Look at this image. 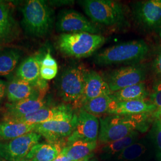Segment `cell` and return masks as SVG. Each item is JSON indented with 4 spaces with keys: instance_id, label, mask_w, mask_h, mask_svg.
I'll return each instance as SVG.
<instances>
[{
    "instance_id": "obj_21",
    "label": "cell",
    "mask_w": 161,
    "mask_h": 161,
    "mask_svg": "<svg viewBox=\"0 0 161 161\" xmlns=\"http://www.w3.org/2000/svg\"><path fill=\"white\" fill-rule=\"evenodd\" d=\"M42 58L41 54L32 56L26 58L17 69L16 74L18 78L34 85L40 78Z\"/></svg>"
},
{
    "instance_id": "obj_33",
    "label": "cell",
    "mask_w": 161,
    "mask_h": 161,
    "mask_svg": "<svg viewBox=\"0 0 161 161\" xmlns=\"http://www.w3.org/2000/svg\"><path fill=\"white\" fill-rule=\"evenodd\" d=\"M7 87L4 81L0 80V102L2 101L6 94Z\"/></svg>"
},
{
    "instance_id": "obj_37",
    "label": "cell",
    "mask_w": 161,
    "mask_h": 161,
    "mask_svg": "<svg viewBox=\"0 0 161 161\" xmlns=\"http://www.w3.org/2000/svg\"><path fill=\"white\" fill-rule=\"evenodd\" d=\"M31 161V160H29V159H26V158H24L23 159H22V160H20V161Z\"/></svg>"
},
{
    "instance_id": "obj_28",
    "label": "cell",
    "mask_w": 161,
    "mask_h": 161,
    "mask_svg": "<svg viewBox=\"0 0 161 161\" xmlns=\"http://www.w3.org/2000/svg\"><path fill=\"white\" fill-rule=\"evenodd\" d=\"M150 99L151 103L154 104L156 108L154 112L155 115L159 119L161 117V80L158 81L153 86Z\"/></svg>"
},
{
    "instance_id": "obj_5",
    "label": "cell",
    "mask_w": 161,
    "mask_h": 161,
    "mask_svg": "<svg viewBox=\"0 0 161 161\" xmlns=\"http://www.w3.org/2000/svg\"><path fill=\"white\" fill-rule=\"evenodd\" d=\"M80 4L93 23L114 26L124 20L125 12L119 2L112 0H85L80 1Z\"/></svg>"
},
{
    "instance_id": "obj_16",
    "label": "cell",
    "mask_w": 161,
    "mask_h": 161,
    "mask_svg": "<svg viewBox=\"0 0 161 161\" xmlns=\"http://www.w3.org/2000/svg\"><path fill=\"white\" fill-rule=\"evenodd\" d=\"M154 104L145 100H135L115 102L110 115H133L155 112Z\"/></svg>"
},
{
    "instance_id": "obj_35",
    "label": "cell",
    "mask_w": 161,
    "mask_h": 161,
    "mask_svg": "<svg viewBox=\"0 0 161 161\" xmlns=\"http://www.w3.org/2000/svg\"><path fill=\"white\" fill-rule=\"evenodd\" d=\"M92 155L90 156H89V157L86 158H85V159H84L80 161H93V160L92 159Z\"/></svg>"
},
{
    "instance_id": "obj_27",
    "label": "cell",
    "mask_w": 161,
    "mask_h": 161,
    "mask_svg": "<svg viewBox=\"0 0 161 161\" xmlns=\"http://www.w3.org/2000/svg\"><path fill=\"white\" fill-rule=\"evenodd\" d=\"M12 27V17L8 6L0 1V31L6 36Z\"/></svg>"
},
{
    "instance_id": "obj_24",
    "label": "cell",
    "mask_w": 161,
    "mask_h": 161,
    "mask_svg": "<svg viewBox=\"0 0 161 161\" xmlns=\"http://www.w3.org/2000/svg\"><path fill=\"white\" fill-rule=\"evenodd\" d=\"M138 136V132L136 131L124 138L105 143L102 151L105 155H118L127 147L136 142Z\"/></svg>"
},
{
    "instance_id": "obj_31",
    "label": "cell",
    "mask_w": 161,
    "mask_h": 161,
    "mask_svg": "<svg viewBox=\"0 0 161 161\" xmlns=\"http://www.w3.org/2000/svg\"><path fill=\"white\" fill-rule=\"evenodd\" d=\"M155 139L157 146L161 152V117L156 122Z\"/></svg>"
},
{
    "instance_id": "obj_17",
    "label": "cell",
    "mask_w": 161,
    "mask_h": 161,
    "mask_svg": "<svg viewBox=\"0 0 161 161\" xmlns=\"http://www.w3.org/2000/svg\"><path fill=\"white\" fill-rule=\"evenodd\" d=\"M61 142L37 143L32 147L25 158L31 161H53L64 149Z\"/></svg>"
},
{
    "instance_id": "obj_19",
    "label": "cell",
    "mask_w": 161,
    "mask_h": 161,
    "mask_svg": "<svg viewBox=\"0 0 161 161\" xmlns=\"http://www.w3.org/2000/svg\"><path fill=\"white\" fill-rule=\"evenodd\" d=\"M35 124L14 119H4L0 122V137L4 140H13L34 131Z\"/></svg>"
},
{
    "instance_id": "obj_29",
    "label": "cell",
    "mask_w": 161,
    "mask_h": 161,
    "mask_svg": "<svg viewBox=\"0 0 161 161\" xmlns=\"http://www.w3.org/2000/svg\"><path fill=\"white\" fill-rule=\"evenodd\" d=\"M58 68H48L41 66L40 77L44 80H51L58 74Z\"/></svg>"
},
{
    "instance_id": "obj_39",
    "label": "cell",
    "mask_w": 161,
    "mask_h": 161,
    "mask_svg": "<svg viewBox=\"0 0 161 161\" xmlns=\"http://www.w3.org/2000/svg\"><path fill=\"white\" fill-rule=\"evenodd\" d=\"M160 38H161V32H160Z\"/></svg>"
},
{
    "instance_id": "obj_6",
    "label": "cell",
    "mask_w": 161,
    "mask_h": 161,
    "mask_svg": "<svg viewBox=\"0 0 161 161\" xmlns=\"http://www.w3.org/2000/svg\"><path fill=\"white\" fill-rule=\"evenodd\" d=\"M87 69L82 64L71 66L62 74L58 92L66 102H80L84 93Z\"/></svg>"
},
{
    "instance_id": "obj_30",
    "label": "cell",
    "mask_w": 161,
    "mask_h": 161,
    "mask_svg": "<svg viewBox=\"0 0 161 161\" xmlns=\"http://www.w3.org/2000/svg\"><path fill=\"white\" fill-rule=\"evenodd\" d=\"M41 66L48 68H58L57 62L52 57L50 51H48L47 53L44 56V57L42 58Z\"/></svg>"
},
{
    "instance_id": "obj_32",
    "label": "cell",
    "mask_w": 161,
    "mask_h": 161,
    "mask_svg": "<svg viewBox=\"0 0 161 161\" xmlns=\"http://www.w3.org/2000/svg\"><path fill=\"white\" fill-rule=\"evenodd\" d=\"M153 67L156 74L161 78V50L158 52L156 57Z\"/></svg>"
},
{
    "instance_id": "obj_9",
    "label": "cell",
    "mask_w": 161,
    "mask_h": 161,
    "mask_svg": "<svg viewBox=\"0 0 161 161\" xmlns=\"http://www.w3.org/2000/svg\"><path fill=\"white\" fill-rule=\"evenodd\" d=\"M40 135L29 132L6 143H0V155L6 161H19L26 158L31 149L38 143Z\"/></svg>"
},
{
    "instance_id": "obj_8",
    "label": "cell",
    "mask_w": 161,
    "mask_h": 161,
    "mask_svg": "<svg viewBox=\"0 0 161 161\" xmlns=\"http://www.w3.org/2000/svg\"><path fill=\"white\" fill-rule=\"evenodd\" d=\"M56 27L63 34L85 32L98 34L100 29L80 13L74 10H64L58 17Z\"/></svg>"
},
{
    "instance_id": "obj_10",
    "label": "cell",
    "mask_w": 161,
    "mask_h": 161,
    "mask_svg": "<svg viewBox=\"0 0 161 161\" xmlns=\"http://www.w3.org/2000/svg\"><path fill=\"white\" fill-rule=\"evenodd\" d=\"M99 127L100 122L95 115L80 109L76 114L75 129L68 138V143L76 140L97 142Z\"/></svg>"
},
{
    "instance_id": "obj_34",
    "label": "cell",
    "mask_w": 161,
    "mask_h": 161,
    "mask_svg": "<svg viewBox=\"0 0 161 161\" xmlns=\"http://www.w3.org/2000/svg\"><path fill=\"white\" fill-rule=\"evenodd\" d=\"M53 161H71L69 158L66 156L65 155H63L62 153H60L59 155L58 156V157L54 159Z\"/></svg>"
},
{
    "instance_id": "obj_4",
    "label": "cell",
    "mask_w": 161,
    "mask_h": 161,
    "mask_svg": "<svg viewBox=\"0 0 161 161\" xmlns=\"http://www.w3.org/2000/svg\"><path fill=\"white\" fill-rule=\"evenodd\" d=\"M23 28L29 34L43 36L52 30L54 13L44 1L30 0L23 7Z\"/></svg>"
},
{
    "instance_id": "obj_22",
    "label": "cell",
    "mask_w": 161,
    "mask_h": 161,
    "mask_svg": "<svg viewBox=\"0 0 161 161\" xmlns=\"http://www.w3.org/2000/svg\"><path fill=\"white\" fill-rule=\"evenodd\" d=\"M148 95V92L144 82L128 86L110 94V97L116 102L144 100Z\"/></svg>"
},
{
    "instance_id": "obj_40",
    "label": "cell",
    "mask_w": 161,
    "mask_h": 161,
    "mask_svg": "<svg viewBox=\"0 0 161 161\" xmlns=\"http://www.w3.org/2000/svg\"><path fill=\"white\" fill-rule=\"evenodd\" d=\"M0 49H1V47H0Z\"/></svg>"
},
{
    "instance_id": "obj_1",
    "label": "cell",
    "mask_w": 161,
    "mask_h": 161,
    "mask_svg": "<svg viewBox=\"0 0 161 161\" xmlns=\"http://www.w3.org/2000/svg\"><path fill=\"white\" fill-rule=\"evenodd\" d=\"M147 114L133 115H110L100 119L98 139L107 143L124 138L146 128Z\"/></svg>"
},
{
    "instance_id": "obj_38",
    "label": "cell",
    "mask_w": 161,
    "mask_h": 161,
    "mask_svg": "<svg viewBox=\"0 0 161 161\" xmlns=\"http://www.w3.org/2000/svg\"><path fill=\"white\" fill-rule=\"evenodd\" d=\"M0 161H6L4 159H3L1 156V155H0Z\"/></svg>"
},
{
    "instance_id": "obj_15",
    "label": "cell",
    "mask_w": 161,
    "mask_h": 161,
    "mask_svg": "<svg viewBox=\"0 0 161 161\" xmlns=\"http://www.w3.org/2000/svg\"><path fill=\"white\" fill-rule=\"evenodd\" d=\"M40 95L8 104L5 119H17L46 107V101Z\"/></svg>"
},
{
    "instance_id": "obj_25",
    "label": "cell",
    "mask_w": 161,
    "mask_h": 161,
    "mask_svg": "<svg viewBox=\"0 0 161 161\" xmlns=\"http://www.w3.org/2000/svg\"><path fill=\"white\" fill-rule=\"evenodd\" d=\"M20 56L17 50L8 49L0 52V76L11 74L16 68Z\"/></svg>"
},
{
    "instance_id": "obj_23",
    "label": "cell",
    "mask_w": 161,
    "mask_h": 161,
    "mask_svg": "<svg viewBox=\"0 0 161 161\" xmlns=\"http://www.w3.org/2000/svg\"><path fill=\"white\" fill-rule=\"evenodd\" d=\"M115 102V100L110 97V95L103 96L93 98L83 104L80 109L94 115L109 114L113 109Z\"/></svg>"
},
{
    "instance_id": "obj_20",
    "label": "cell",
    "mask_w": 161,
    "mask_h": 161,
    "mask_svg": "<svg viewBox=\"0 0 161 161\" xmlns=\"http://www.w3.org/2000/svg\"><path fill=\"white\" fill-rule=\"evenodd\" d=\"M97 142H90L84 140H76L67 143L61 153L67 156L71 161H80L92 155L96 148Z\"/></svg>"
},
{
    "instance_id": "obj_14",
    "label": "cell",
    "mask_w": 161,
    "mask_h": 161,
    "mask_svg": "<svg viewBox=\"0 0 161 161\" xmlns=\"http://www.w3.org/2000/svg\"><path fill=\"white\" fill-rule=\"evenodd\" d=\"M112 93L108 84L103 78L93 70H87L84 93L79 104H83L103 96H109Z\"/></svg>"
},
{
    "instance_id": "obj_3",
    "label": "cell",
    "mask_w": 161,
    "mask_h": 161,
    "mask_svg": "<svg viewBox=\"0 0 161 161\" xmlns=\"http://www.w3.org/2000/svg\"><path fill=\"white\" fill-rule=\"evenodd\" d=\"M105 38L99 34L80 32L62 34L58 38L57 46L67 56L75 58L90 57L102 46Z\"/></svg>"
},
{
    "instance_id": "obj_36",
    "label": "cell",
    "mask_w": 161,
    "mask_h": 161,
    "mask_svg": "<svg viewBox=\"0 0 161 161\" xmlns=\"http://www.w3.org/2000/svg\"><path fill=\"white\" fill-rule=\"evenodd\" d=\"M4 36L3 35V34L1 32V31H0V42L1 41V40L3 39V38H4Z\"/></svg>"
},
{
    "instance_id": "obj_13",
    "label": "cell",
    "mask_w": 161,
    "mask_h": 161,
    "mask_svg": "<svg viewBox=\"0 0 161 161\" xmlns=\"http://www.w3.org/2000/svg\"><path fill=\"white\" fill-rule=\"evenodd\" d=\"M75 114L71 108L65 105L54 107H44L34 112L17 119H10L29 124H39L48 121L68 120L72 119Z\"/></svg>"
},
{
    "instance_id": "obj_26",
    "label": "cell",
    "mask_w": 161,
    "mask_h": 161,
    "mask_svg": "<svg viewBox=\"0 0 161 161\" xmlns=\"http://www.w3.org/2000/svg\"><path fill=\"white\" fill-rule=\"evenodd\" d=\"M146 152V146L142 143L136 142L127 147L118 155V160L119 161H137L144 155Z\"/></svg>"
},
{
    "instance_id": "obj_7",
    "label": "cell",
    "mask_w": 161,
    "mask_h": 161,
    "mask_svg": "<svg viewBox=\"0 0 161 161\" xmlns=\"http://www.w3.org/2000/svg\"><path fill=\"white\" fill-rule=\"evenodd\" d=\"M146 77V68L142 64H132L121 67L104 77L111 92L143 82Z\"/></svg>"
},
{
    "instance_id": "obj_11",
    "label": "cell",
    "mask_w": 161,
    "mask_h": 161,
    "mask_svg": "<svg viewBox=\"0 0 161 161\" xmlns=\"http://www.w3.org/2000/svg\"><path fill=\"white\" fill-rule=\"evenodd\" d=\"M132 14L140 25L154 29L161 25V0L138 1L133 6Z\"/></svg>"
},
{
    "instance_id": "obj_2",
    "label": "cell",
    "mask_w": 161,
    "mask_h": 161,
    "mask_svg": "<svg viewBox=\"0 0 161 161\" xmlns=\"http://www.w3.org/2000/svg\"><path fill=\"white\" fill-rule=\"evenodd\" d=\"M149 52V47L143 40H134L110 47L94 57V63L100 66L121 64H138Z\"/></svg>"
},
{
    "instance_id": "obj_18",
    "label": "cell",
    "mask_w": 161,
    "mask_h": 161,
    "mask_svg": "<svg viewBox=\"0 0 161 161\" xmlns=\"http://www.w3.org/2000/svg\"><path fill=\"white\" fill-rule=\"evenodd\" d=\"M6 93L8 100L12 103L19 102L35 96H41L40 92H36L33 85L19 78L14 79L9 83L7 87Z\"/></svg>"
},
{
    "instance_id": "obj_12",
    "label": "cell",
    "mask_w": 161,
    "mask_h": 161,
    "mask_svg": "<svg viewBox=\"0 0 161 161\" xmlns=\"http://www.w3.org/2000/svg\"><path fill=\"white\" fill-rule=\"evenodd\" d=\"M76 114L71 119L51 121L36 124L34 132L48 140L49 143L61 142L66 137H69L75 129Z\"/></svg>"
}]
</instances>
